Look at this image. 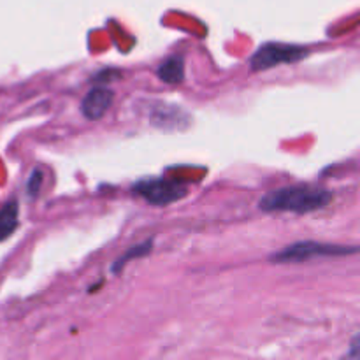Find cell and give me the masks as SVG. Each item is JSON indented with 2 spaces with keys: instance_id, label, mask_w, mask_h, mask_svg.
I'll use <instances>...</instances> for the list:
<instances>
[{
  "instance_id": "obj_1",
  "label": "cell",
  "mask_w": 360,
  "mask_h": 360,
  "mask_svg": "<svg viewBox=\"0 0 360 360\" xmlns=\"http://www.w3.org/2000/svg\"><path fill=\"white\" fill-rule=\"evenodd\" d=\"M333 202V193L326 188L309 185H292L273 190L260 199V210L266 213L306 214L327 207Z\"/></svg>"
},
{
  "instance_id": "obj_10",
  "label": "cell",
  "mask_w": 360,
  "mask_h": 360,
  "mask_svg": "<svg viewBox=\"0 0 360 360\" xmlns=\"http://www.w3.org/2000/svg\"><path fill=\"white\" fill-rule=\"evenodd\" d=\"M41 185H42V171L41 169H34L30 174V178H28L27 181V192L30 197H35L39 193V190H41Z\"/></svg>"
},
{
  "instance_id": "obj_6",
  "label": "cell",
  "mask_w": 360,
  "mask_h": 360,
  "mask_svg": "<svg viewBox=\"0 0 360 360\" xmlns=\"http://www.w3.org/2000/svg\"><path fill=\"white\" fill-rule=\"evenodd\" d=\"M181 116H188L181 111V108L160 104V108H155L151 122L155 127H160L162 130H179L181 123H188V120H181Z\"/></svg>"
},
{
  "instance_id": "obj_7",
  "label": "cell",
  "mask_w": 360,
  "mask_h": 360,
  "mask_svg": "<svg viewBox=\"0 0 360 360\" xmlns=\"http://www.w3.org/2000/svg\"><path fill=\"white\" fill-rule=\"evenodd\" d=\"M158 77L167 84H179L185 79V58L181 55L169 56L157 70Z\"/></svg>"
},
{
  "instance_id": "obj_9",
  "label": "cell",
  "mask_w": 360,
  "mask_h": 360,
  "mask_svg": "<svg viewBox=\"0 0 360 360\" xmlns=\"http://www.w3.org/2000/svg\"><path fill=\"white\" fill-rule=\"evenodd\" d=\"M151 250H153V239H148V241L139 243V245L130 246V248L127 250V252L123 253V255L120 257V259L115 260V264H112V273L118 274L120 271L125 269V266L130 262V260L143 259V257L150 255Z\"/></svg>"
},
{
  "instance_id": "obj_8",
  "label": "cell",
  "mask_w": 360,
  "mask_h": 360,
  "mask_svg": "<svg viewBox=\"0 0 360 360\" xmlns=\"http://www.w3.org/2000/svg\"><path fill=\"white\" fill-rule=\"evenodd\" d=\"M18 217H20V204L18 200H9L0 210V243L6 241L18 229Z\"/></svg>"
},
{
  "instance_id": "obj_4",
  "label": "cell",
  "mask_w": 360,
  "mask_h": 360,
  "mask_svg": "<svg viewBox=\"0 0 360 360\" xmlns=\"http://www.w3.org/2000/svg\"><path fill=\"white\" fill-rule=\"evenodd\" d=\"M134 192L153 206H169L186 195V188L181 183L162 178L141 179L134 185Z\"/></svg>"
},
{
  "instance_id": "obj_11",
  "label": "cell",
  "mask_w": 360,
  "mask_h": 360,
  "mask_svg": "<svg viewBox=\"0 0 360 360\" xmlns=\"http://www.w3.org/2000/svg\"><path fill=\"white\" fill-rule=\"evenodd\" d=\"M345 360H360V333L352 340L350 350H348Z\"/></svg>"
},
{
  "instance_id": "obj_5",
  "label": "cell",
  "mask_w": 360,
  "mask_h": 360,
  "mask_svg": "<svg viewBox=\"0 0 360 360\" xmlns=\"http://www.w3.org/2000/svg\"><path fill=\"white\" fill-rule=\"evenodd\" d=\"M112 102H115V91L109 90L108 86H95L84 95L81 102V112L86 120L97 122L111 109Z\"/></svg>"
},
{
  "instance_id": "obj_2",
  "label": "cell",
  "mask_w": 360,
  "mask_h": 360,
  "mask_svg": "<svg viewBox=\"0 0 360 360\" xmlns=\"http://www.w3.org/2000/svg\"><path fill=\"white\" fill-rule=\"evenodd\" d=\"M357 252V246H345L320 241H299L287 246L281 252L274 253L271 260L276 264H301L306 262V260L319 259V257H345Z\"/></svg>"
},
{
  "instance_id": "obj_3",
  "label": "cell",
  "mask_w": 360,
  "mask_h": 360,
  "mask_svg": "<svg viewBox=\"0 0 360 360\" xmlns=\"http://www.w3.org/2000/svg\"><path fill=\"white\" fill-rule=\"evenodd\" d=\"M308 55L309 51L304 46L267 42V44L260 46L253 53L252 60H250V67H252L253 72H260V70L274 69V67L283 65V63H297L304 60Z\"/></svg>"
}]
</instances>
